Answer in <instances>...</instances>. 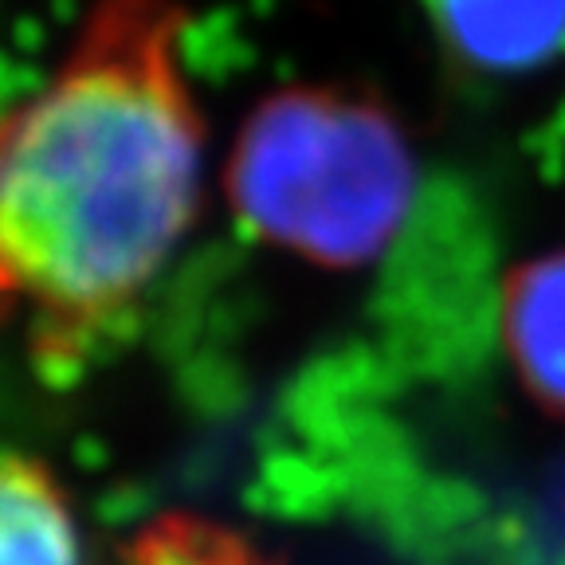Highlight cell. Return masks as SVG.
<instances>
[{"instance_id":"obj_2","label":"cell","mask_w":565,"mask_h":565,"mask_svg":"<svg viewBox=\"0 0 565 565\" xmlns=\"http://www.w3.org/2000/svg\"><path fill=\"white\" fill-rule=\"evenodd\" d=\"M224 185L252 236L342 271L397 244L420 169L401 122L377 98L287 87L244 118Z\"/></svg>"},{"instance_id":"obj_1","label":"cell","mask_w":565,"mask_h":565,"mask_svg":"<svg viewBox=\"0 0 565 565\" xmlns=\"http://www.w3.org/2000/svg\"><path fill=\"white\" fill-rule=\"evenodd\" d=\"M181 28L173 0H95L52 79L4 122V279L55 334L134 307L201 216L204 122Z\"/></svg>"},{"instance_id":"obj_5","label":"cell","mask_w":565,"mask_h":565,"mask_svg":"<svg viewBox=\"0 0 565 565\" xmlns=\"http://www.w3.org/2000/svg\"><path fill=\"white\" fill-rule=\"evenodd\" d=\"M0 565H87L79 522L32 459L12 456L0 476Z\"/></svg>"},{"instance_id":"obj_3","label":"cell","mask_w":565,"mask_h":565,"mask_svg":"<svg viewBox=\"0 0 565 565\" xmlns=\"http://www.w3.org/2000/svg\"><path fill=\"white\" fill-rule=\"evenodd\" d=\"M451 55L487 75H519L565 52V0H428Z\"/></svg>"},{"instance_id":"obj_6","label":"cell","mask_w":565,"mask_h":565,"mask_svg":"<svg viewBox=\"0 0 565 565\" xmlns=\"http://www.w3.org/2000/svg\"><path fill=\"white\" fill-rule=\"evenodd\" d=\"M126 565H256V557L224 534L196 526L153 530Z\"/></svg>"},{"instance_id":"obj_4","label":"cell","mask_w":565,"mask_h":565,"mask_svg":"<svg viewBox=\"0 0 565 565\" xmlns=\"http://www.w3.org/2000/svg\"><path fill=\"white\" fill-rule=\"evenodd\" d=\"M503 345L522 385L565 413V247L530 259L503 295Z\"/></svg>"}]
</instances>
